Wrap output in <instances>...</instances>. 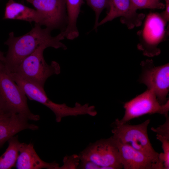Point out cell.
I'll use <instances>...</instances> for the list:
<instances>
[{"label":"cell","mask_w":169,"mask_h":169,"mask_svg":"<svg viewBox=\"0 0 169 169\" xmlns=\"http://www.w3.org/2000/svg\"><path fill=\"white\" fill-rule=\"evenodd\" d=\"M156 139L161 143L163 153L159 154V160L163 163L164 169H169V139L157 134Z\"/></svg>","instance_id":"cell-19"},{"label":"cell","mask_w":169,"mask_h":169,"mask_svg":"<svg viewBox=\"0 0 169 169\" xmlns=\"http://www.w3.org/2000/svg\"><path fill=\"white\" fill-rule=\"evenodd\" d=\"M0 106L4 114H20L35 121L40 119L39 115L30 111L27 96L14 80L11 72L0 61Z\"/></svg>","instance_id":"cell-2"},{"label":"cell","mask_w":169,"mask_h":169,"mask_svg":"<svg viewBox=\"0 0 169 169\" xmlns=\"http://www.w3.org/2000/svg\"><path fill=\"white\" fill-rule=\"evenodd\" d=\"M49 47L50 45L47 44L40 45L22 61L14 72L44 89L47 79L60 72V67L57 62L53 61L48 64L44 59V51Z\"/></svg>","instance_id":"cell-4"},{"label":"cell","mask_w":169,"mask_h":169,"mask_svg":"<svg viewBox=\"0 0 169 169\" xmlns=\"http://www.w3.org/2000/svg\"><path fill=\"white\" fill-rule=\"evenodd\" d=\"M125 114L119 122L127 123L131 120L146 114L158 113L168 116L169 100L163 105L159 102L154 92L147 89L130 101L125 103Z\"/></svg>","instance_id":"cell-7"},{"label":"cell","mask_w":169,"mask_h":169,"mask_svg":"<svg viewBox=\"0 0 169 169\" xmlns=\"http://www.w3.org/2000/svg\"><path fill=\"white\" fill-rule=\"evenodd\" d=\"M142 72L139 82L152 91L162 105L167 101L169 90V64L155 66L152 59H146L141 63Z\"/></svg>","instance_id":"cell-8"},{"label":"cell","mask_w":169,"mask_h":169,"mask_svg":"<svg viewBox=\"0 0 169 169\" xmlns=\"http://www.w3.org/2000/svg\"><path fill=\"white\" fill-rule=\"evenodd\" d=\"M87 5L94 11L95 14V21L93 29L98 27L100 16L105 8L109 9V0H85Z\"/></svg>","instance_id":"cell-17"},{"label":"cell","mask_w":169,"mask_h":169,"mask_svg":"<svg viewBox=\"0 0 169 169\" xmlns=\"http://www.w3.org/2000/svg\"><path fill=\"white\" fill-rule=\"evenodd\" d=\"M3 19L34 22L44 26V18L41 13L14 0H9L6 3Z\"/></svg>","instance_id":"cell-14"},{"label":"cell","mask_w":169,"mask_h":169,"mask_svg":"<svg viewBox=\"0 0 169 169\" xmlns=\"http://www.w3.org/2000/svg\"><path fill=\"white\" fill-rule=\"evenodd\" d=\"M166 118V121L163 125L156 128L152 127L151 130L157 134L169 139V118L168 116Z\"/></svg>","instance_id":"cell-21"},{"label":"cell","mask_w":169,"mask_h":169,"mask_svg":"<svg viewBox=\"0 0 169 169\" xmlns=\"http://www.w3.org/2000/svg\"><path fill=\"white\" fill-rule=\"evenodd\" d=\"M80 162L78 155L74 154L65 156L63 159V165L59 169H76Z\"/></svg>","instance_id":"cell-20"},{"label":"cell","mask_w":169,"mask_h":169,"mask_svg":"<svg viewBox=\"0 0 169 169\" xmlns=\"http://www.w3.org/2000/svg\"><path fill=\"white\" fill-rule=\"evenodd\" d=\"M78 169H100V167L91 161L80 160Z\"/></svg>","instance_id":"cell-22"},{"label":"cell","mask_w":169,"mask_h":169,"mask_svg":"<svg viewBox=\"0 0 169 169\" xmlns=\"http://www.w3.org/2000/svg\"><path fill=\"white\" fill-rule=\"evenodd\" d=\"M43 15L44 26L64 31L68 23L65 0H25Z\"/></svg>","instance_id":"cell-10"},{"label":"cell","mask_w":169,"mask_h":169,"mask_svg":"<svg viewBox=\"0 0 169 169\" xmlns=\"http://www.w3.org/2000/svg\"><path fill=\"white\" fill-rule=\"evenodd\" d=\"M10 114H9V113L0 114V120L8 116V115H10Z\"/></svg>","instance_id":"cell-25"},{"label":"cell","mask_w":169,"mask_h":169,"mask_svg":"<svg viewBox=\"0 0 169 169\" xmlns=\"http://www.w3.org/2000/svg\"><path fill=\"white\" fill-rule=\"evenodd\" d=\"M12 77L30 100L39 102L49 109L54 114L56 121L61 122L64 117L70 116L72 113V107L65 104H59L51 100L47 96L44 89L24 79L15 72H11Z\"/></svg>","instance_id":"cell-9"},{"label":"cell","mask_w":169,"mask_h":169,"mask_svg":"<svg viewBox=\"0 0 169 169\" xmlns=\"http://www.w3.org/2000/svg\"><path fill=\"white\" fill-rule=\"evenodd\" d=\"M78 155L80 160L91 161L100 169L123 168L118 149L112 136L90 144Z\"/></svg>","instance_id":"cell-6"},{"label":"cell","mask_w":169,"mask_h":169,"mask_svg":"<svg viewBox=\"0 0 169 169\" xmlns=\"http://www.w3.org/2000/svg\"><path fill=\"white\" fill-rule=\"evenodd\" d=\"M150 121L148 119L140 124L132 125L121 123L119 119H116L111 125L112 137L115 141L141 152L162 169L163 164L159 160V153L154 149L149 138L147 128Z\"/></svg>","instance_id":"cell-3"},{"label":"cell","mask_w":169,"mask_h":169,"mask_svg":"<svg viewBox=\"0 0 169 169\" xmlns=\"http://www.w3.org/2000/svg\"><path fill=\"white\" fill-rule=\"evenodd\" d=\"M136 10L141 9H163L165 4L161 0H131Z\"/></svg>","instance_id":"cell-18"},{"label":"cell","mask_w":169,"mask_h":169,"mask_svg":"<svg viewBox=\"0 0 169 169\" xmlns=\"http://www.w3.org/2000/svg\"><path fill=\"white\" fill-rule=\"evenodd\" d=\"M166 23L158 13H150L147 16L142 29L137 33V47L144 55L153 57L160 54L158 46L165 37Z\"/></svg>","instance_id":"cell-5"},{"label":"cell","mask_w":169,"mask_h":169,"mask_svg":"<svg viewBox=\"0 0 169 169\" xmlns=\"http://www.w3.org/2000/svg\"><path fill=\"white\" fill-rule=\"evenodd\" d=\"M113 139L118 149L123 168L160 169L157 163L141 152Z\"/></svg>","instance_id":"cell-12"},{"label":"cell","mask_w":169,"mask_h":169,"mask_svg":"<svg viewBox=\"0 0 169 169\" xmlns=\"http://www.w3.org/2000/svg\"><path fill=\"white\" fill-rule=\"evenodd\" d=\"M8 141V147L0 156V169H10L15 166L19 155L21 143L18 136L12 137Z\"/></svg>","instance_id":"cell-16"},{"label":"cell","mask_w":169,"mask_h":169,"mask_svg":"<svg viewBox=\"0 0 169 169\" xmlns=\"http://www.w3.org/2000/svg\"><path fill=\"white\" fill-rule=\"evenodd\" d=\"M52 31L46 27L42 28L41 25L35 23L29 32L23 35L16 37L13 32L10 33L4 43L8 49L3 63L7 69L14 72L22 61L43 44H48L56 49H66V46L61 42L65 38L63 32L53 37Z\"/></svg>","instance_id":"cell-1"},{"label":"cell","mask_w":169,"mask_h":169,"mask_svg":"<svg viewBox=\"0 0 169 169\" xmlns=\"http://www.w3.org/2000/svg\"><path fill=\"white\" fill-rule=\"evenodd\" d=\"M109 11L106 16L98 23V27L117 18L131 29L140 26L145 15L138 13L131 0H109Z\"/></svg>","instance_id":"cell-11"},{"label":"cell","mask_w":169,"mask_h":169,"mask_svg":"<svg viewBox=\"0 0 169 169\" xmlns=\"http://www.w3.org/2000/svg\"><path fill=\"white\" fill-rule=\"evenodd\" d=\"M166 2V3H169V0H165Z\"/></svg>","instance_id":"cell-27"},{"label":"cell","mask_w":169,"mask_h":169,"mask_svg":"<svg viewBox=\"0 0 169 169\" xmlns=\"http://www.w3.org/2000/svg\"><path fill=\"white\" fill-rule=\"evenodd\" d=\"M5 59V56L3 52L0 50V61L4 62Z\"/></svg>","instance_id":"cell-24"},{"label":"cell","mask_w":169,"mask_h":169,"mask_svg":"<svg viewBox=\"0 0 169 169\" xmlns=\"http://www.w3.org/2000/svg\"><path fill=\"white\" fill-rule=\"evenodd\" d=\"M68 16V23L63 31L65 38L73 40L78 37L79 33L77 26L78 18L83 0H65Z\"/></svg>","instance_id":"cell-15"},{"label":"cell","mask_w":169,"mask_h":169,"mask_svg":"<svg viewBox=\"0 0 169 169\" xmlns=\"http://www.w3.org/2000/svg\"><path fill=\"white\" fill-rule=\"evenodd\" d=\"M15 167L18 169H59V166L55 161L47 162L42 160L33 144L21 143Z\"/></svg>","instance_id":"cell-13"},{"label":"cell","mask_w":169,"mask_h":169,"mask_svg":"<svg viewBox=\"0 0 169 169\" xmlns=\"http://www.w3.org/2000/svg\"><path fill=\"white\" fill-rule=\"evenodd\" d=\"M4 114V113L3 111L0 106V114Z\"/></svg>","instance_id":"cell-26"},{"label":"cell","mask_w":169,"mask_h":169,"mask_svg":"<svg viewBox=\"0 0 169 169\" xmlns=\"http://www.w3.org/2000/svg\"><path fill=\"white\" fill-rule=\"evenodd\" d=\"M165 9L160 14L162 19L166 23L169 20V3L165 4Z\"/></svg>","instance_id":"cell-23"}]
</instances>
